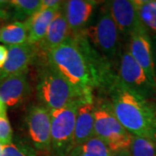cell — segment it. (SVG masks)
Instances as JSON below:
<instances>
[{
    "label": "cell",
    "mask_w": 156,
    "mask_h": 156,
    "mask_svg": "<svg viewBox=\"0 0 156 156\" xmlns=\"http://www.w3.org/2000/svg\"><path fill=\"white\" fill-rule=\"evenodd\" d=\"M94 125L95 100L87 101L78 108L76 118L75 131L73 135L72 147L95 136Z\"/></svg>",
    "instance_id": "9a60e30c"
},
{
    "label": "cell",
    "mask_w": 156,
    "mask_h": 156,
    "mask_svg": "<svg viewBox=\"0 0 156 156\" xmlns=\"http://www.w3.org/2000/svg\"><path fill=\"white\" fill-rule=\"evenodd\" d=\"M7 115V107L0 98V116Z\"/></svg>",
    "instance_id": "f1b7e54d"
},
{
    "label": "cell",
    "mask_w": 156,
    "mask_h": 156,
    "mask_svg": "<svg viewBox=\"0 0 156 156\" xmlns=\"http://www.w3.org/2000/svg\"><path fill=\"white\" fill-rule=\"evenodd\" d=\"M83 33L101 56L115 65L122 46L121 35L111 16L108 2L101 4L95 23H91Z\"/></svg>",
    "instance_id": "277c9868"
},
{
    "label": "cell",
    "mask_w": 156,
    "mask_h": 156,
    "mask_svg": "<svg viewBox=\"0 0 156 156\" xmlns=\"http://www.w3.org/2000/svg\"><path fill=\"white\" fill-rule=\"evenodd\" d=\"M140 20L150 36L156 35V9L148 0H134Z\"/></svg>",
    "instance_id": "ffe728a7"
},
{
    "label": "cell",
    "mask_w": 156,
    "mask_h": 156,
    "mask_svg": "<svg viewBox=\"0 0 156 156\" xmlns=\"http://www.w3.org/2000/svg\"><path fill=\"white\" fill-rule=\"evenodd\" d=\"M129 153L131 156H156V145L149 139L133 136Z\"/></svg>",
    "instance_id": "7402d4cb"
},
{
    "label": "cell",
    "mask_w": 156,
    "mask_h": 156,
    "mask_svg": "<svg viewBox=\"0 0 156 156\" xmlns=\"http://www.w3.org/2000/svg\"><path fill=\"white\" fill-rule=\"evenodd\" d=\"M12 22H24L39 11L41 0H10L8 1Z\"/></svg>",
    "instance_id": "d6986e66"
},
{
    "label": "cell",
    "mask_w": 156,
    "mask_h": 156,
    "mask_svg": "<svg viewBox=\"0 0 156 156\" xmlns=\"http://www.w3.org/2000/svg\"><path fill=\"white\" fill-rule=\"evenodd\" d=\"M28 26L25 22H12L0 27V43L11 45L23 44L27 42Z\"/></svg>",
    "instance_id": "e0dca14e"
},
{
    "label": "cell",
    "mask_w": 156,
    "mask_h": 156,
    "mask_svg": "<svg viewBox=\"0 0 156 156\" xmlns=\"http://www.w3.org/2000/svg\"><path fill=\"white\" fill-rule=\"evenodd\" d=\"M60 7L61 6L54 9H50L47 11H38L33 17H30L26 21H24L26 23L29 30L28 38H27L28 44L37 45L44 38L50 23L52 22L53 18Z\"/></svg>",
    "instance_id": "2e32d148"
},
{
    "label": "cell",
    "mask_w": 156,
    "mask_h": 156,
    "mask_svg": "<svg viewBox=\"0 0 156 156\" xmlns=\"http://www.w3.org/2000/svg\"><path fill=\"white\" fill-rule=\"evenodd\" d=\"M151 4H152V5H153V6H154V8L156 9V1L155 0H154V1H151Z\"/></svg>",
    "instance_id": "1f68e13d"
},
{
    "label": "cell",
    "mask_w": 156,
    "mask_h": 156,
    "mask_svg": "<svg viewBox=\"0 0 156 156\" xmlns=\"http://www.w3.org/2000/svg\"><path fill=\"white\" fill-rule=\"evenodd\" d=\"M70 36L69 28L63 9V2L57 11L52 22L50 23L48 30L37 44L36 45L39 52L40 58L45 59V56L50 50L62 44Z\"/></svg>",
    "instance_id": "5bb4252c"
},
{
    "label": "cell",
    "mask_w": 156,
    "mask_h": 156,
    "mask_svg": "<svg viewBox=\"0 0 156 156\" xmlns=\"http://www.w3.org/2000/svg\"><path fill=\"white\" fill-rule=\"evenodd\" d=\"M115 69L118 80L126 89L147 101L155 99L156 86L130 55L127 46L120 51Z\"/></svg>",
    "instance_id": "8992f818"
},
{
    "label": "cell",
    "mask_w": 156,
    "mask_h": 156,
    "mask_svg": "<svg viewBox=\"0 0 156 156\" xmlns=\"http://www.w3.org/2000/svg\"><path fill=\"white\" fill-rule=\"evenodd\" d=\"M113 156H131V154H130L129 151H124V152L115 154Z\"/></svg>",
    "instance_id": "f546056e"
},
{
    "label": "cell",
    "mask_w": 156,
    "mask_h": 156,
    "mask_svg": "<svg viewBox=\"0 0 156 156\" xmlns=\"http://www.w3.org/2000/svg\"><path fill=\"white\" fill-rule=\"evenodd\" d=\"M151 42H152V50H153V57H154V70L156 76V35L151 36Z\"/></svg>",
    "instance_id": "4316f807"
},
{
    "label": "cell",
    "mask_w": 156,
    "mask_h": 156,
    "mask_svg": "<svg viewBox=\"0 0 156 156\" xmlns=\"http://www.w3.org/2000/svg\"><path fill=\"white\" fill-rule=\"evenodd\" d=\"M8 56V48L7 46L0 44V69L3 67L5 62L7 60Z\"/></svg>",
    "instance_id": "484cf974"
},
{
    "label": "cell",
    "mask_w": 156,
    "mask_h": 156,
    "mask_svg": "<svg viewBox=\"0 0 156 156\" xmlns=\"http://www.w3.org/2000/svg\"><path fill=\"white\" fill-rule=\"evenodd\" d=\"M28 73L29 70L0 81V98L7 108H18L29 100L32 89Z\"/></svg>",
    "instance_id": "7c38bea8"
},
{
    "label": "cell",
    "mask_w": 156,
    "mask_h": 156,
    "mask_svg": "<svg viewBox=\"0 0 156 156\" xmlns=\"http://www.w3.org/2000/svg\"><path fill=\"white\" fill-rule=\"evenodd\" d=\"M103 2L96 0L63 1V9L70 36L83 32L92 23L95 11Z\"/></svg>",
    "instance_id": "30bf717a"
},
{
    "label": "cell",
    "mask_w": 156,
    "mask_h": 156,
    "mask_svg": "<svg viewBox=\"0 0 156 156\" xmlns=\"http://www.w3.org/2000/svg\"><path fill=\"white\" fill-rule=\"evenodd\" d=\"M151 105V109H152V113H153V116H154V123L156 126V98L154 100L149 101Z\"/></svg>",
    "instance_id": "83f0119b"
},
{
    "label": "cell",
    "mask_w": 156,
    "mask_h": 156,
    "mask_svg": "<svg viewBox=\"0 0 156 156\" xmlns=\"http://www.w3.org/2000/svg\"><path fill=\"white\" fill-rule=\"evenodd\" d=\"M108 5L121 36L129 37L142 24L134 0H112L108 1Z\"/></svg>",
    "instance_id": "4fadbf2b"
},
{
    "label": "cell",
    "mask_w": 156,
    "mask_h": 156,
    "mask_svg": "<svg viewBox=\"0 0 156 156\" xmlns=\"http://www.w3.org/2000/svg\"><path fill=\"white\" fill-rule=\"evenodd\" d=\"M151 140L156 145V128L155 130H154V134H153V136H152V139H151Z\"/></svg>",
    "instance_id": "4dcf8cb0"
},
{
    "label": "cell",
    "mask_w": 156,
    "mask_h": 156,
    "mask_svg": "<svg viewBox=\"0 0 156 156\" xmlns=\"http://www.w3.org/2000/svg\"><path fill=\"white\" fill-rule=\"evenodd\" d=\"M44 58L69 83L88 93L106 94L117 78L115 65L92 47L83 32L69 36Z\"/></svg>",
    "instance_id": "6da1fadb"
},
{
    "label": "cell",
    "mask_w": 156,
    "mask_h": 156,
    "mask_svg": "<svg viewBox=\"0 0 156 156\" xmlns=\"http://www.w3.org/2000/svg\"><path fill=\"white\" fill-rule=\"evenodd\" d=\"M107 144L100 138L93 136L88 140L71 148L66 156H113Z\"/></svg>",
    "instance_id": "ac0fdd59"
},
{
    "label": "cell",
    "mask_w": 156,
    "mask_h": 156,
    "mask_svg": "<svg viewBox=\"0 0 156 156\" xmlns=\"http://www.w3.org/2000/svg\"><path fill=\"white\" fill-rule=\"evenodd\" d=\"M3 147H4V145L0 142V155H1V153H2V150H3Z\"/></svg>",
    "instance_id": "d6a6232c"
},
{
    "label": "cell",
    "mask_w": 156,
    "mask_h": 156,
    "mask_svg": "<svg viewBox=\"0 0 156 156\" xmlns=\"http://www.w3.org/2000/svg\"><path fill=\"white\" fill-rule=\"evenodd\" d=\"M25 125L29 142L36 150H51L50 109L39 103L30 106L25 115Z\"/></svg>",
    "instance_id": "ba28073f"
},
{
    "label": "cell",
    "mask_w": 156,
    "mask_h": 156,
    "mask_svg": "<svg viewBox=\"0 0 156 156\" xmlns=\"http://www.w3.org/2000/svg\"><path fill=\"white\" fill-rule=\"evenodd\" d=\"M13 140V130L7 115L0 116V142L3 145L10 144Z\"/></svg>",
    "instance_id": "603a6c76"
},
{
    "label": "cell",
    "mask_w": 156,
    "mask_h": 156,
    "mask_svg": "<svg viewBox=\"0 0 156 156\" xmlns=\"http://www.w3.org/2000/svg\"><path fill=\"white\" fill-rule=\"evenodd\" d=\"M82 104L83 103H74L50 110L51 149L56 156H66L72 147L76 113Z\"/></svg>",
    "instance_id": "52a82bcc"
},
{
    "label": "cell",
    "mask_w": 156,
    "mask_h": 156,
    "mask_svg": "<svg viewBox=\"0 0 156 156\" xmlns=\"http://www.w3.org/2000/svg\"><path fill=\"white\" fill-rule=\"evenodd\" d=\"M95 136L102 140L115 154L129 151L133 135L118 121L109 101L95 99Z\"/></svg>",
    "instance_id": "5b68a950"
},
{
    "label": "cell",
    "mask_w": 156,
    "mask_h": 156,
    "mask_svg": "<svg viewBox=\"0 0 156 156\" xmlns=\"http://www.w3.org/2000/svg\"><path fill=\"white\" fill-rule=\"evenodd\" d=\"M127 47L130 55L145 71L151 83L156 86L151 36L142 24L129 36Z\"/></svg>",
    "instance_id": "9c48e42d"
},
{
    "label": "cell",
    "mask_w": 156,
    "mask_h": 156,
    "mask_svg": "<svg viewBox=\"0 0 156 156\" xmlns=\"http://www.w3.org/2000/svg\"><path fill=\"white\" fill-rule=\"evenodd\" d=\"M7 48L8 56L0 69V81L13 75L28 71L30 66L40 60L37 46L27 42L23 44L7 46Z\"/></svg>",
    "instance_id": "8fae6325"
},
{
    "label": "cell",
    "mask_w": 156,
    "mask_h": 156,
    "mask_svg": "<svg viewBox=\"0 0 156 156\" xmlns=\"http://www.w3.org/2000/svg\"><path fill=\"white\" fill-rule=\"evenodd\" d=\"M36 64L39 66L36 86L39 104L53 110L74 103H84L95 100L94 94L75 88L50 67L45 60H41Z\"/></svg>",
    "instance_id": "3957f363"
},
{
    "label": "cell",
    "mask_w": 156,
    "mask_h": 156,
    "mask_svg": "<svg viewBox=\"0 0 156 156\" xmlns=\"http://www.w3.org/2000/svg\"><path fill=\"white\" fill-rule=\"evenodd\" d=\"M12 23L10 6L8 1L0 0V27L4 25L6 22Z\"/></svg>",
    "instance_id": "cb8c5ba5"
},
{
    "label": "cell",
    "mask_w": 156,
    "mask_h": 156,
    "mask_svg": "<svg viewBox=\"0 0 156 156\" xmlns=\"http://www.w3.org/2000/svg\"><path fill=\"white\" fill-rule=\"evenodd\" d=\"M106 95L118 121L133 136L152 139L156 126L149 101L126 89L118 77Z\"/></svg>",
    "instance_id": "7a4b0ae2"
},
{
    "label": "cell",
    "mask_w": 156,
    "mask_h": 156,
    "mask_svg": "<svg viewBox=\"0 0 156 156\" xmlns=\"http://www.w3.org/2000/svg\"><path fill=\"white\" fill-rule=\"evenodd\" d=\"M62 4V1H59V0H41V5L38 11H44L50 9L57 8L61 6Z\"/></svg>",
    "instance_id": "d4e9b609"
},
{
    "label": "cell",
    "mask_w": 156,
    "mask_h": 156,
    "mask_svg": "<svg viewBox=\"0 0 156 156\" xmlns=\"http://www.w3.org/2000/svg\"><path fill=\"white\" fill-rule=\"evenodd\" d=\"M0 156H37V151L29 141L17 137L10 144L4 145Z\"/></svg>",
    "instance_id": "44dd1931"
}]
</instances>
